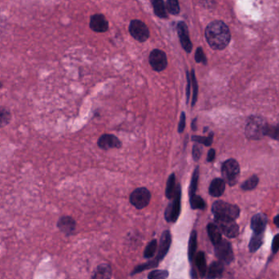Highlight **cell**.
Listing matches in <instances>:
<instances>
[{
	"mask_svg": "<svg viewBox=\"0 0 279 279\" xmlns=\"http://www.w3.org/2000/svg\"><path fill=\"white\" fill-rule=\"evenodd\" d=\"M213 213L216 219L235 220L239 215V208L236 205L217 201L213 206Z\"/></svg>",
	"mask_w": 279,
	"mask_h": 279,
	"instance_id": "cell-2",
	"label": "cell"
},
{
	"mask_svg": "<svg viewBox=\"0 0 279 279\" xmlns=\"http://www.w3.org/2000/svg\"><path fill=\"white\" fill-rule=\"evenodd\" d=\"M90 27L96 32H106L108 30V21L106 20L104 16L96 14L91 18Z\"/></svg>",
	"mask_w": 279,
	"mask_h": 279,
	"instance_id": "cell-15",
	"label": "cell"
},
{
	"mask_svg": "<svg viewBox=\"0 0 279 279\" xmlns=\"http://www.w3.org/2000/svg\"><path fill=\"white\" fill-rule=\"evenodd\" d=\"M157 241L156 240H153L151 241L147 247H146V250H145V252H144V257L146 259H150L155 254L156 250H157Z\"/></svg>",
	"mask_w": 279,
	"mask_h": 279,
	"instance_id": "cell-29",
	"label": "cell"
},
{
	"mask_svg": "<svg viewBox=\"0 0 279 279\" xmlns=\"http://www.w3.org/2000/svg\"><path fill=\"white\" fill-rule=\"evenodd\" d=\"M57 226L62 232L69 235H71L72 233L74 232V230H75V226H76V223H75V220L70 216H63L60 219Z\"/></svg>",
	"mask_w": 279,
	"mask_h": 279,
	"instance_id": "cell-16",
	"label": "cell"
},
{
	"mask_svg": "<svg viewBox=\"0 0 279 279\" xmlns=\"http://www.w3.org/2000/svg\"><path fill=\"white\" fill-rule=\"evenodd\" d=\"M266 225V215L261 214V213L255 215L252 217V221H251V227H252V230H253L254 234L264 235Z\"/></svg>",
	"mask_w": 279,
	"mask_h": 279,
	"instance_id": "cell-14",
	"label": "cell"
},
{
	"mask_svg": "<svg viewBox=\"0 0 279 279\" xmlns=\"http://www.w3.org/2000/svg\"><path fill=\"white\" fill-rule=\"evenodd\" d=\"M175 191H176V187H175V174H172L168 178V182H167L165 192L167 198H169V199L174 198V196L175 194Z\"/></svg>",
	"mask_w": 279,
	"mask_h": 279,
	"instance_id": "cell-22",
	"label": "cell"
},
{
	"mask_svg": "<svg viewBox=\"0 0 279 279\" xmlns=\"http://www.w3.org/2000/svg\"><path fill=\"white\" fill-rule=\"evenodd\" d=\"M197 233L193 231L191 233V238H190V243H189V258L192 261L193 257L195 255L196 250H197Z\"/></svg>",
	"mask_w": 279,
	"mask_h": 279,
	"instance_id": "cell-24",
	"label": "cell"
},
{
	"mask_svg": "<svg viewBox=\"0 0 279 279\" xmlns=\"http://www.w3.org/2000/svg\"><path fill=\"white\" fill-rule=\"evenodd\" d=\"M190 201H191V208L193 209L203 210L205 208V202L203 201V198H201L200 196L196 195V194L191 195Z\"/></svg>",
	"mask_w": 279,
	"mask_h": 279,
	"instance_id": "cell-26",
	"label": "cell"
},
{
	"mask_svg": "<svg viewBox=\"0 0 279 279\" xmlns=\"http://www.w3.org/2000/svg\"><path fill=\"white\" fill-rule=\"evenodd\" d=\"M263 237H264V235L253 234L249 243L250 252H257V250L261 247L262 243H263Z\"/></svg>",
	"mask_w": 279,
	"mask_h": 279,
	"instance_id": "cell-23",
	"label": "cell"
},
{
	"mask_svg": "<svg viewBox=\"0 0 279 279\" xmlns=\"http://www.w3.org/2000/svg\"><path fill=\"white\" fill-rule=\"evenodd\" d=\"M150 64L155 71H163L168 65V59L165 53L161 50L154 49L150 55Z\"/></svg>",
	"mask_w": 279,
	"mask_h": 279,
	"instance_id": "cell-10",
	"label": "cell"
},
{
	"mask_svg": "<svg viewBox=\"0 0 279 279\" xmlns=\"http://www.w3.org/2000/svg\"><path fill=\"white\" fill-rule=\"evenodd\" d=\"M151 193L146 188H138L131 193L130 202L137 209H143L150 202Z\"/></svg>",
	"mask_w": 279,
	"mask_h": 279,
	"instance_id": "cell-6",
	"label": "cell"
},
{
	"mask_svg": "<svg viewBox=\"0 0 279 279\" xmlns=\"http://www.w3.org/2000/svg\"><path fill=\"white\" fill-rule=\"evenodd\" d=\"M191 85L193 86V98H192V107L194 106L196 102H197V98H198V83H197V79H196L195 73H194V70L192 69V71L191 73Z\"/></svg>",
	"mask_w": 279,
	"mask_h": 279,
	"instance_id": "cell-27",
	"label": "cell"
},
{
	"mask_svg": "<svg viewBox=\"0 0 279 279\" xmlns=\"http://www.w3.org/2000/svg\"><path fill=\"white\" fill-rule=\"evenodd\" d=\"M180 208H181V190L180 185H178L176 186V191L172 203H171L166 209V220H168V222H175L180 215Z\"/></svg>",
	"mask_w": 279,
	"mask_h": 279,
	"instance_id": "cell-5",
	"label": "cell"
},
{
	"mask_svg": "<svg viewBox=\"0 0 279 279\" xmlns=\"http://www.w3.org/2000/svg\"><path fill=\"white\" fill-rule=\"evenodd\" d=\"M168 277V272L166 270H153L149 274V279H167Z\"/></svg>",
	"mask_w": 279,
	"mask_h": 279,
	"instance_id": "cell-34",
	"label": "cell"
},
{
	"mask_svg": "<svg viewBox=\"0 0 279 279\" xmlns=\"http://www.w3.org/2000/svg\"><path fill=\"white\" fill-rule=\"evenodd\" d=\"M259 182V179L257 175H252L248 180H246L242 185V190L244 191H252L257 187V184Z\"/></svg>",
	"mask_w": 279,
	"mask_h": 279,
	"instance_id": "cell-30",
	"label": "cell"
},
{
	"mask_svg": "<svg viewBox=\"0 0 279 279\" xmlns=\"http://www.w3.org/2000/svg\"><path fill=\"white\" fill-rule=\"evenodd\" d=\"M208 233L211 241L214 244V246L218 244L222 240L221 232H220V229L218 228L217 225H215V224L211 223V224L208 225Z\"/></svg>",
	"mask_w": 279,
	"mask_h": 279,
	"instance_id": "cell-20",
	"label": "cell"
},
{
	"mask_svg": "<svg viewBox=\"0 0 279 279\" xmlns=\"http://www.w3.org/2000/svg\"><path fill=\"white\" fill-rule=\"evenodd\" d=\"M111 275L112 269L110 265L108 264H102L96 269L91 279H110Z\"/></svg>",
	"mask_w": 279,
	"mask_h": 279,
	"instance_id": "cell-18",
	"label": "cell"
},
{
	"mask_svg": "<svg viewBox=\"0 0 279 279\" xmlns=\"http://www.w3.org/2000/svg\"><path fill=\"white\" fill-rule=\"evenodd\" d=\"M265 135L270 136L272 138L279 141V125L277 126H269L267 125Z\"/></svg>",
	"mask_w": 279,
	"mask_h": 279,
	"instance_id": "cell-35",
	"label": "cell"
},
{
	"mask_svg": "<svg viewBox=\"0 0 279 279\" xmlns=\"http://www.w3.org/2000/svg\"><path fill=\"white\" fill-rule=\"evenodd\" d=\"M178 35L180 37V43L182 46L183 48L186 51V52L190 53L192 51V43L190 40V35H189L188 28L187 25H185V22H179L177 25Z\"/></svg>",
	"mask_w": 279,
	"mask_h": 279,
	"instance_id": "cell-12",
	"label": "cell"
},
{
	"mask_svg": "<svg viewBox=\"0 0 279 279\" xmlns=\"http://www.w3.org/2000/svg\"><path fill=\"white\" fill-rule=\"evenodd\" d=\"M206 39L211 47L222 50L230 41V32L227 25L220 21H215L208 25L205 31Z\"/></svg>",
	"mask_w": 279,
	"mask_h": 279,
	"instance_id": "cell-1",
	"label": "cell"
},
{
	"mask_svg": "<svg viewBox=\"0 0 279 279\" xmlns=\"http://www.w3.org/2000/svg\"><path fill=\"white\" fill-rule=\"evenodd\" d=\"M195 264L200 276L205 277L208 269H207V264H206L205 254L203 252H198L196 256Z\"/></svg>",
	"mask_w": 279,
	"mask_h": 279,
	"instance_id": "cell-21",
	"label": "cell"
},
{
	"mask_svg": "<svg viewBox=\"0 0 279 279\" xmlns=\"http://www.w3.org/2000/svg\"><path fill=\"white\" fill-rule=\"evenodd\" d=\"M213 134H210L208 137L204 136H193L192 141H196L199 144H203L206 146H210L213 144Z\"/></svg>",
	"mask_w": 279,
	"mask_h": 279,
	"instance_id": "cell-33",
	"label": "cell"
},
{
	"mask_svg": "<svg viewBox=\"0 0 279 279\" xmlns=\"http://www.w3.org/2000/svg\"><path fill=\"white\" fill-rule=\"evenodd\" d=\"M98 146L102 150L120 148L122 146L121 141L116 136L110 134H105L98 140Z\"/></svg>",
	"mask_w": 279,
	"mask_h": 279,
	"instance_id": "cell-13",
	"label": "cell"
},
{
	"mask_svg": "<svg viewBox=\"0 0 279 279\" xmlns=\"http://www.w3.org/2000/svg\"><path fill=\"white\" fill-rule=\"evenodd\" d=\"M196 123H197V119H193V123L191 124V128H192L193 131H196Z\"/></svg>",
	"mask_w": 279,
	"mask_h": 279,
	"instance_id": "cell-43",
	"label": "cell"
},
{
	"mask_svg": "<svg viewBox=\"0 0 279 279\" xmlns=\"http://www.w3.org/2000/svg\"><path fill=\"white\" fill-rule=\"evenodd\" d=\"M191 74L187 73V86H186V96H187V102L190 100V96H191Z\"/></svg>",
	"mask_w": 279,
	"mask_h": 279,
	"instance_id": "cell-40",
	"label": "cell"
},
{
	"mask_svg": "<svg viewBox=\"0 0 279 279\" xmlns=\"http://www.w3.org/2000/svg\"><path fill=\"white\" fill-rule=\"evenodd\" d=\"M279 250V234L274 237L273 242H272V252L274 254H276Z\"/></svg>",
	"mask_w": 279,
	"mask_h": 279,
	"instance_id": "cell-38",
	"label": "cell"
},
{
	"mask_svg": "<svg viewBox=\"0 0 279 279\" xmlns=\"http://www.w3.org/2000/svg\"><path fill=\"white\" fill-rule=\"evenodd\" d=\"M195 60L198 63H203V64L207 63V58H206L202 47H198L196 51Z\"/></svg>",
	"mask_w": 279,
	"mask_h": 279,
	"instance_id": "cell-36",
	"label": "cell"
},
{
	"mask_svg": "<svg viewBox=\"0 0 279 279\" xmlns=\"http://www.w3.org/2000/svg\"><path fill=\"white\" fill-rule=\"evenodd\" d=\"M274 222L279 228V215H277L276 217L274 218Z\"/></svg>",
	"mask_w": 279,
	"mask_h": 279,
	"instance_id": "cell-42",
	"label": "cell"
},
{
	"mask_svg": "<svg viewBox=\"0 0 279 279\" xmlns=\"http://www.w3.org/2000/svg\"><path fill=\"white\" fill-rule=\"evenodd\" d=\"M225 190V181L223 179L215 178L211 183L209 193L213 197H220Z\"/></svg>",
	"mask_w": 279,
	"mask_h": 279,
	"instance_id": "cell-17",
	"label": "cell"
},
{
	"mask_svg": "<svg viewBox=\"0 0 279 279\" xmlns=\"http://www.w3.org/2000/svg\"><path fill=\"white\" fill-rule=\"evenodd\" d=\"M224 265L222 262H213L207 270V279H215L222 276Z\"/></svg>",
	"mask_w": 279,
	"mask_h": 279,
	"instance_id": "cell-19",
	"label": "cell"
},
{
	"mask_svg": "<svg viewBox=\"0 0 279 279\" xmlns=\"http://www.w3.org/2000/svg\"><path fill=\"white\" fill-rule=\"evenodd\" d=\"M192 153H193V158L194 160L198 161L200 158L201 149L198 147V146H197V145L193 146Z\"/></svg>",
	"mask_w": 279,
	"mask_h": 279,
	"instance_id": "cell-39",
	"label": "cell"
},
{
	"mask_svg": "<svg viewBox=\"0 0 279 279\" xmlns=\"http://www.w3.org/2000/svg\"><path fill=\"white\" fill-rule=\"evenodd\" d=\"M198 177H199V168H197L193 172L192 180H191V190H190L191 195L195 194L196 191L198 188Z\"/></svg>",
	"mask_w": 279,
	"mask_h": 279,
	"instance_id": "cell-31",
	"label": "cell"
},
{
	"mask_svg": "<svg viewBox=\"0 0 279 279\" xmlns=\"http://www.w3.org/2000/svg\"><path fill=\"white\" fill-rule=\"evenodd\" d=\"M153 3V9L155 12L156 15L159 18H167V13H166L165 5L163 0H151Z\"/></svg>",
	"mask_w": 279,
	"mask_h": 279,
	"instance_id": "cell-25",
	"label": "cell"
},
{
	"mask_svg": "<svg viewBox=\"0 0 279 279\" xmlns=\"http://www.w3.org/2000/svg\"><path fill=\"white\" fill-rule=\"evenodd\" d=\"M171 243H172V236H171L170 232L168 230H166L163 233L162 237H161L159 249H158V255L154 260L157 264H158V262L161 261L167 255L170 248Z\"/></svg>",
	"mask_w": 279,
	"mask_h": 279,
	"instance_id": "cell-11",
	"label": "cell"
},
{
	"mask_svg": "<svg viewBox=\"0 0 279 279\" xmlns=\"http://www.w3.org/2000/svg\"><path fill=\"white\" fill-rule=\"evenodd\" d=\"M2 86V84H1V83H0V86Z\"/></svg>",
	"mask_w": 279,
	"mask_h": 279,
	"instance_id": "cell-44",
	"label": "cell"
},
{
	"mask_svg": "<svg viewBox=\"0 0 279 279\" xmlns=\"http://www.w3.org/2000/svg\"><path fill=\"white\" fill-rule=\"evenodd\" d=\"M268 124L259 117H252L247 122L246 126V135L252 140H259L265 136Z\"/></svg>",
	"mask_w": 279,
	"mask_h": 279,
	"instance_id": "cell-3",
	"label": "cell"
},
{
	"mask_svg": "<svg viewBox=\"0 0 279 279\" xmlns=\"http://www.w3.org/2000/svg\"><path fill=\"white\" fill-rule=\"evenodd\" d=\"M185 119H186L185 114L184 112H182L181 114H180V122H179V125H178V131H179V133H182L184 130H185Z\"/></svg>",
	"mask_w": 279,
	"mask_h": 279,
	"instance_id": "cell-37",
	"label": "cell"
},
{
	"mask_svg": "<svg viewBox=\"0 0 279 279\" xmlns=\"http://www.w3.org/2000/svg\"><path fill=\"white\" fill-rule=\"evenodd\" d=\"M215 225L220 229V232L223 233L226 237H237L239 232L238 225L236 224L235 220H224V219H216L215 218Z\"/></svg>",
	"mask_w": 279,
	"mask_h": 279,
	"instance_id": "cell-9",
	"label": "cell"
},
{
	"mask_svg": "<svg viewBox=\"0 0 279 279\" xmlns=\"http://www.w3.org/2000/svg\"><path fill=\"white\" fill-rule=\"evenodd\" d=\"M223 177L225 181L228 183L230 186L236 185L239 176V165L237 161L235 159H229L223 163L222 168Z\"/></svg>",
	"mask_w": 279,
	"mask_h": 279,
	"instance_id": "cell-4",
	"label": "cell"
},
{
	"mask_svg": "<svg viewBox=\"0 0 279 279\" xmlns=\"http://www.w3.org/2000/svg\"><path fill=\"white\" fill-rule=\"evenodd\" d=\"M215 150H213V149H212V150H209V152H208V162H213V161L214 160V159H215Z\"/></svg>",
	"mask_w": 279,
	"mask_h": 279,
	"instance_id": "cell-41",
	"label": "cell"
},
{
	"mask_svg": "<svg viewBox=\"0 0 279 279\" xmlns=\"http://www.w3.org/2000/svg\"><path fill=\"white\" fill-rule=\"evenodd\" d=\"M11 120L10 111L7 108L0 107V127H4Z\"/></svg>",
	"mask_w": 279,
	"mask_h": 279,
	"instance_id": "cell-28",
	"label": "cell"
},
{
	"mask_svg": "<svg viewBox=\"0 0 279 279\" xmlns=\"http://www.w3.org/2000/svg\"><path fill=\"white\" fill-rule=\"evenodd\" d=\"M215 252L218 259L223 264H230L234 260L232 246L226 240L222 239L218 244L215 245Z\"/></svg>",
	"mask_w": 279,
	"mask_h": 279,
	"instance_id": "cell-7",
	"label": "cell"
},
{
	"mask_svg": "<svg viewBox=\"0 0 279 279\" xmlns=\"http://www.w3.org/2000/svg\"><path fill=\"white\" fill-rule=\"evenodd\" d=\"M129 30H130L131 36L139 42H145L148 40L149 36H150L147 25L141 21H131Z\"/></svg>",
	"mask_w": 279,
	"mask_h": 279,
	"instance_id": "cell-8",
	"label": "cell"
},
{
	"mask_svg": "<svg viewBox=\"0 0 279 279\" xmlns=\"http://www.w3.org/2000/svg\"><path fill=\"white\" fill-rule=\"evenodd\" d=\"M167 8L169 13L173 15H177L180 13V6L178 0H168L167 1Z\"/></svg>",
	"mask_w": 279,
	"mask_h": 279,
	"instance_id": "cell-32",
	"label": "cell"
}]
</instances>
